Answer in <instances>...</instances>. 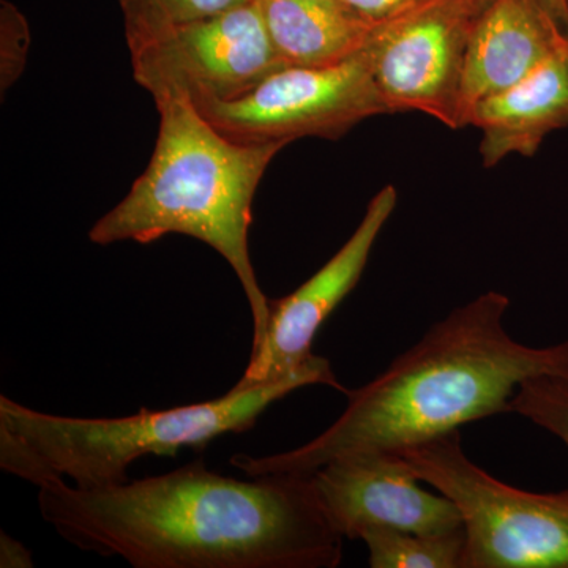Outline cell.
Here are the masks:
<instances>
[{"label":"cell","mask_w":568,"mask_h":568,"mask_svg":"<svg viewBox=\"0 0 568 568\" xmlns=\"http://www.w3.org/2000/svg\"><path fill=\"white\" fill-rule=\"evenodd\" d=\"M39 507L63 540L136 568H335L343 559V537L304 474L241 480L194 462L91 489L59 476L40 487Z\"/></svg>","instance_id":"1"},{"label":"cell","mask_w":568,"mask_h":568,"mask_svg":"<svg viewBox=\"0 0 568 568\" xmlns=\"http://www.w3.org/2000/svg\"><path fill=\"white\" fill-rule=\"evenodd\" d=\"M507 295L487 293L458 306L365 386L346 390L342 416L305 446L231 465L248 477L304 474L362 452H402L510 413L530 377L568 376V339L547 347L521 345L508 334Z\"/></svg>","instance_id":"2"},{"label":"cell","mask_w":568,"mask_h":568,"mask_svg":"<svg viewBox=\"0 0 568 568\" xmlns=\"http://www.w3.org/2000/svg\"><path fill=\"white\" fill-rule=\"evenodd\" d=\"M159 136L151 162L121 203L89 231L95 245L152 244L181 234L212 246L242 284L253 317V345L263 339L271 298L250 256L254 194L286 142L244 144L220 133L189 99H159Z\"/></svg>","instance_id":"3"},{"label":"cell","mask_w":568,"mask_h":568,"mask_svg":"<svg viewBox=\"0 0 568 568\" xmlns=\"http://www.w3.org/2000/svg\"><path fill=\"white\" fill-rule=\"evenodd\" d=\"M306 386L346 394L327 358L315 355L297 375L275 383L233 387L211 402L141 409L125 417H67L40 413L0 396V428L20 437L54 473L78 488L112 487L129 481V467L145 455L204 448L216 437L253 428L268 406Z\"/></svg>","instance_id":"4"},{"label":"cell","mask_w":568,"mask_h":568,"mask_svg":"<svg viewBox=\"0 0 568 568\" xmlns=\"http://www.w3.org/2000/svg\"><path fill=\"white\" fill-rule=\"evenodd\" d=\"M399 454L462 511V568H568V488L530 493L497 480L467 457L459 429Z\"/></svg>","instance_id":"5"},{"label":"cell","mask_w":568,"mask_h":568,"mask_svg":"<svg viewBox=\"0 0 568 568\" xmlns=\"http://www.w3.org/2000/svg\"><path fill=\"white\" fill-rule=\"evenodd\" d=\"M196 110L224 136L244 144L338 140L365 119L390 114L366 48L335 65L284 67L239 99Z\"/></svg>","instance_id":"6"},{"label":"cell","mask_w":568,"mask_h":568,"mask_svg":"<svg viewBox=\"0 0 568 568\" xmlns=\"http://www.w3.org/2000/svg\"><path fill=\"white\" fill-rule=\"evenodd\" d=\"M130 54L134 81L153 100L189 99L194 106L239 99L286 67L257 0L181 26Z\"/></svg>","instance_id":"7"},{"label":"cell","mask_w":568,"mask_h":568,"mask_svg":"<svg viewBox=\"0 0 568 568\" xmlns=\"http://www.w3.org/2000/svg\"><path fill=\"white\" fill-rule=\"evenodd\" d=\"M493 0H429L375 26L366 51L388 111H420L459 129L467 47Z\"/></svg>","instance_id":"8"},{"label":"cell","mask_w":568,"mask_h":568,"mask_svg":"<svg viewBox=\"0 0 568 568\" xmlns=\"http://www.w3.org/2000/svg\"><path fill=\"white\" fill-rule=\"evenodd\" d=\"M396 200L394 186L381 190L346 244L293 294L271 301L267 331L253 345L244 375L234 387L282 381L297 375L313 361L317 332L364 274L369 253L395 211Z\"/></svg>","instance_id":"9"},{"label":"cell","mask_w":568,"mask_h":568,"mask_svg":"<svg viewBox=\"0 0 568 568\" xmlns=\"http://www.w3.org/2000/svg\"><path fill=\"white\" fill-rule=\"evenodd\" d=\"M321 503L343 538L369 529L447 534L463 528L462 511L443 493L420 487L399 452H362L327 463L313 474Z\"/></svg>","instance_id":"10"},{"label":"cell","mask_w":568,"mask_h":568,"mask_svg":"<svg viewBox=\"0 0 568 568\" xmlns=\"http://www.w3.org/2000/svg\"><path fill=\"white\" fill-rule=\"evenodd\" d=\"M567 37L568 21L549 0H493L467 47L459 129L478 103L525 80Z\"/></svg>","instance_id":"11"},{"label":"cell","mask_w":568,"mask_h":568,"mask_svg":"<svg viewBox=\"0 0 568 568\" xmlns=\"http://www.w3.org/2000/svg\"><path fill=\"white\" fill-rule=\"evenodd\" d=\"M469 125L481 132L484 164L510 153L532 156L549 133L568 126V37L514 88L477 104Z\"/></svg>","instance_id":"12"},{"label":"cell","mask_w":568,"mask_h":568,"mask_svg":"<svg viewBox=\"0 0 568 568\" xmlns=\"http://www.w3.org/2000/svg\"><path fill=\"white\" fill-rule=\"evenodd\" d=\"M286 67H325L365 50L375 26L343 0H257Z\"/></svg>","instance_id":"13"},{"label":"cell","mask_w":568,"mask_h":568,"mask_svg":"<svg viewBox=\"0 0 568 568\" xmlns=\"http://www.w3.org/2000/svg\"><path fill=\"white\" fill-rule=\"evenodd\" d=\"M361 540L373 568H462L466 547L465 528L447 534L377 528Z\"/></svg>","instance_id":"14"},{"label":"cell","mask_w":568,"mask_h":568,"mask_svg":"<svg viewBox=\"0 0 568 568\" xmlns=\"http://www.w3.org/2000/svg\"><path fill=\"white\" fill-rule=\"evenodd\" d=\"M253 0H119L129 50L190 22L207 20Z\"/></svg>","instance_id":"15"},{"label":"cell","mask_w":568,"mask_h":568,"mask_svg":"<svg viewBox=\"0 0 568 568\" xmlns=\"http://www.w3.org/2000/svg\"><path fill=\"white\" fill-rule=\"evenodd\" d=\"M510 413L528 418L568 448V376L530 377L510 402Z\"/></svg>","instance_id":"16"},{"label":"cell","mask_w":568,"mask_h":568,"mask_svg":"<svg viewBox=\"0 0 568 568\" xmlns=\"http://www.w3.org/2000/svg\"><path fill=\"white\" fill-rule=\"evenodd\" d=\"M31 47L28 21L13 3L2 0L0 7V84L2 92L21 77Z\"/></svg>","instance_id":"17"},{"label":"cell","mask_w":568,"mask_h":568,"mask_svg":"<svg viewBox=\"0 0 568 568\" xmlns=\"http://www.w3.org/2000/svg\"><path fill=\"white\" fill-rule=\"evenodd\" d=\"M358 17L369 24H384L409 11L425 6L429 0H343Z\"/></svg>","instance_id":"18"},{"label":"cell","mask_w":568,"mask_h":568,"mask_svg":"<svg viewBox=\"0 0 568 568\" xmlns=\"http://www.w3.org/2000/svg\"><path fill=\"white\" fill-rule=\"evenodd\" d=\"M0 567L2 568H31L33 567L32 552L20 540L0 534Z\"/></svg>","instance_id":"19"},{"label":"cell","mask_w":568,"mask_h":568,"mask_svg":"<svg viewBox=\"0 0 568 568\" xmlns=\"http://www.w3.org/2000/svg\"><path fill=\"white\" fill-rule=\"evenodd\" d=\"M564 20L568 21V0H549Z\"/></svg>","instance_id":"20"}]
</instances>
